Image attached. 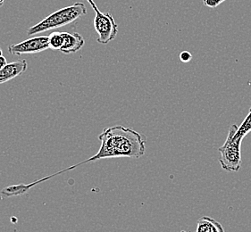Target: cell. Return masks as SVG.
I'll use <instances>...</instances> for the list:
<instances>
[{
  "instance_id": "obj_1",
  "label": "cell",
  "mask_w": 251,
  "mask_h": 232,
  "mask_svg": "<svg viewBox=\"0 0 251 232\" xmlns=\"http://www.w3.org/2000/svg\"><path fill=\"white\" fill-rule=\"evenodd\" d=\"M99 139L101 142V146L95 156L75 165L67 167L60 172L49 175V178L52 179L91 162L120 157L139 159L145 154V137L131 128H126L121 125L105 128L100 134Z\"/></svg>"
},
{
  "instance_id": "obj_2",
  "label": "cell",
  "mask_w": 251,
  "mask_h": 232,
  "mask_svg": "<svg viewBox=\"0 0 251 232\" xmlns=\"http://www.w3.org/2000/svg\"><path fill=\"white\" fill-rule=\"evenodd\" d=\"M87 14V8L85 5L81 2H77L74 5L63 7L59 10L52 13L45 19L40 21L35 25L30 27L27 30V35L34 36L46 32L49 30L61 28L68 25L76 20H78L81 16Z\"/></svg>"
},
{
  "instance_id": "obj_3",
  "label": "cell",
  "mask_w": 251,
  "mask_h": 232,
  "mask_svg": "<svg viewBox=\"0 0 251 232\" xmlns=\"http://www.w3.org/2000/svg\"><path fill=\"white\" fill-rule=\"evenodd\" d=\"M238 126L232 124L228 132L226 142L218 149L221 154L219 159L222 169L226 172H239L241 168V142L234 141L233 136Z\"/></svg>"
},
{
  "instance_id": "obj_4",
  "label": "cell",
  "mask_w": 251,
  "mask_h": 232,
  "mask_svg": "<svg viewBox=\"0 0 251 232\" xmlns=\"http://www.w3.org/2000/svg\"><path fill=\"white\" fill-rule=\"evenodd\" d=\"M93 25L98 33L97 41L100 44H108L116 39L118 33V24L110 13H102L100 11L96 12Z\"/></svg>"
},
{
  "instance_id": "obj_5",
  "label": "cell",
  "mask_w": 251,
  "mask_h": 232,
  "mask_svg": "<svg viewBox=\"0 0 251 232\" xmlns=\"http://www.w3.org/2000/svg\"><path fill=\"white\" fill-rule=\"evenodd\" d=\"M50 48L49 36L31 37L17 44H12L8 46V52L15 56L37 54Z\"/></svg>"
},
{
  "instance_id": "obj_6",
  "label": "cell",
  "mask_w": 251,
  "mask_h": 232,
  "mask_svg": "<svg viewBox=\"0 0 251 232\" xmlns=\"http://www.w3.org/2000/svg\"><path fill=\"white\" fill-rule=\"evenodd\" d=\"M28 68V63L25 59L15 61L7 64L0 70V84L14 80L26 71Z\"/></svg>"
},
{
  "instance_id": "obj_7",
  "label": "cell",
  "mask_w": 251,
  "mask_h": 232,
  "mask_svg": "<svg viewBox=\"0 0 251 232\" xmlns=\"http://www.w3.org/2000/svg\"><path fill=\"white\" fill-rule=\"evenodd\" d=\"M64 33V45L61 47L60 52L66 55L74 54L82 48V46L85 44V41L83 37L75 32H63Z\"/></svg>"
},
{
  "instance_id": "obj_8",
  "label": "cell",
  "mask_w": 251,
  "mask_h": 232,
  "mask_svg": "<svg viewBox=\"0 0 251 232\" xmlns=\"http://www.w3.org/2000/svg\"><path fill=\"white\" fill-rule=\"evenodd\" d=\"M196 232H226L221 223L209 216H203L197 222Z\"/></svg>"
},
{
  "instance_id": "obj_9",
  "label": "cell",
  "mask_w": 251,
  "mask_h": 232,
  "mask_svg": "<svg viewBox=\"0 0 251 232\" xmlns=\"http://www.w3.org/2000/svg\"><path fill=\"white\" fill-rule=\"evenodd\" d=\"M251 132V107L249 114L247 115L245 119L241 122V125L238 127L237 131L233 136L234 141L241 142L245 137Z\"/></svg>"
},
{
  "instance_id": "obj_10",
  "label": "cell",
  "mask_w": 251,
  "mask_h": 232,
  "mask_svg": "<svg viewBox=\"0 0 251 232\" xmlns=\"http://www.w3.org/2000/svg\"><path fill=\"white\" fill-rule=\"evenodd\" d=\"M49 45L52 50L60 51L64 45V33L59 31H54L49 35Z\"/></svg>"
},
{
  "instance_id": "obj_11",
  "label": "cell",
  "mask_w": 251,
  "mask_h": 232,
  "mask_svg": "<svg viewBox=\"0 0 251 232\" xmlns=\"http://www.w3.org/2000/svg\"><path fill=\"white\" fill-rule=\"evenodd\" d=\"M226 0H203V4L207 6V7H210V8H216L217 6L223 4Z\"/></svg>"
},
{
  "instance_id": "obj_12",
  "label": "cell",
  "mask_w": 251,
  "mask_h": 232,
  "mask_svg": "<svg viewBox=\"0 0 251 232\" xmlns=\"http://www.w3.org/2000/svg\"><path fill=\"white\" fill-rule=\"evenodd\" d=\"M179 57H180V60L182 63H189L192 59V55H191V52H189V51H182Z\"/></svg>"
},
{
  "instance_id": "obj_13",
  "label": "cell",
  "mask_w": 251,
  "mask_h": 232,
  "mask_svg": "<svg viewBox=\"0 0 251 232\" xmlns=\"http://www.w3.org/2000/svg\"><path fill=\"white\" fill-rule=\"evenodd\" d=\"M6 65H7V61H6V58H5V56H0V70L3 69Z\"/></svg>"
},
{
  "instance_id": "obj_14",
  "label": "cell",
  "mask_w": 251,
  "mask_h": 232,
  "mask_svg": "<svg viewBox=\"0 0 251 232\" xmlns=\"http://www.w3.org/2000/svg\"><path fill=\"white\" fill-rule=\"evenodd\" d=\"M88 2H89V4L91 5V7H92V9L95 11V12H98V11H100V9L98 8V6L96 5L95 3H94V1L93 0H87Z\"/></svg>"
},
{
  "instance_id": "obj_15",
  "label": "cell",
  "mask_w": 251,
  "mask_h": 232,
  "mask_svg": "<svg viewBox=\"0 0 251 232\" xmlns=\"http://www.w3.org/2000/svg\"><path fill=\"white\" fill-rule=\"evenodd\" d=\"M5 0H0V7L2 6V5H4V3H5Z\"/></svg>"
},
{
  "instance_id": "obj_16",
  "label": "cell",
  "mask_w": 251,
  "mask_h": 232,
  "mask_svg": "<svg viewBox=\"0 0 251 232\" xmlns=\"http://www.w3.org/2000/svg\"><path fill=\"white\" fill-rule=\"evenodd\" d=\"M3 56V52L1 50V48H0V56Z\"/></svg>"
},
{
  "instance_id": "obj_17",
  "label": "cell",
  "mask_w": 251,
  "mask_h": 232,
  "mask_svg": "<svg viewBox=\"0 0 251 232\" xmlns=\"http://www.w3.org/2000/svg\"><path fill=\"white\" fill-rule=\"evenodd\" d=\"M181 232H184V231H181Z\"/></svg>"
}]
</instances>
